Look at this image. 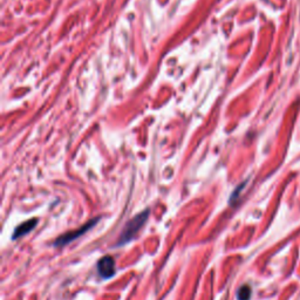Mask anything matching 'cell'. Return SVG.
Listing matches in <instances>:
<instances>
[{
	"label": "cell",
	"instance_id": "cell-1",
	"mask_svg": "<svg viewBox=\"0 0 300 300\" xmlns=\"http://www.w3.org/2000/svg\"><path fill=\"white\" fill-rule=\"evenodd\" d=\"M149 209H145L141 214L136 215L133 220L127 221V224L123 228L121 235H120L119 240H117V245H125L128 242H130L134 237L136 236L137 232L141 230V228L145 224L149 217Z\"/></svg>",
	"mask_w": 300,
	"mask_h": 300
},
{
	"label": "cell",
	"instance_id": "cell-2",
	"mask_svg": "<svg viewBox=\"0 0 300 300\" xmlns=\"http://www.w3.org/2000/svg\"><path fill=\"white\" fill-rule=\"evenodd\" d=\"M100 221V217L95 218V220H91L87 221L86 224H83L82 226L77 230H72V231H68L66 232V234L61 235L60 237L57 238V240H55L54 245L55 246H64L67 245V244H69L71 242H73V240H75L77 238H79L82 236V235H85L87 231H89L92 228H94L95 224L97 223V221Z\"/></svg>",
	"mask_w": 300,
	"mask_h": 300
},
{
	"label": "cell",
	"instance_id": "cell-3",
	"mask_svg": "<svg viewBox=\"0 0 300 300\" xmlns=\"http://www.w3.org/2000/svg\"><path fill=\"white\" fill-rule=\"evenodd\" d=\"M97 272L103 279H109L115 274V260L111 256H105L97 262Z\"/></svg>",
	"mask_w": 300,
	"mask_h": 300
},
{
	"label": "cell",
	"instance_id": "cell-4",
	"mask_svg": "<svg viewBox=\"0 0 300 300\" xmlns=\"http://www.w3.org/2000/svg\"><path fill=\"white\" fill-rule=\"evenodd\" d=\"M36 224H38V220H36V218H32V220L24 221V223H21L20 225L16 226L15 232H13L12 238L13 239H16V238H20L22 236H25V235L30 234V232L35 228Z\"/></svg>",
	"mask_w": 300,
	"mask_h": 300
},
{
	"label": "cell",
	"instance_id": "cell-5",
	"mask_svg": "<svg viewBox=\"0 0 300 300\" xmlns=\"http://www.w3.org/2000/svg\"><path fill=\"white\" fill-rule=\"evenodd\" d=\"M251 297V288L248 285H244L239 288L237 293L238 300H249Z\"/></svg>",
	"mask_w": 300,
	"mask_h": 300
}]
</instances>
